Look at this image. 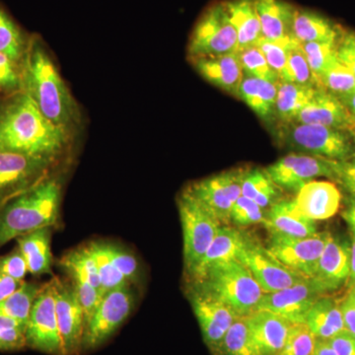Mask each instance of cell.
Instances as JSON below:
<instances>
[{"mask_svg":"<svg viewBox=\"0 0 355 355\" xmlns=\"http://www.w3.org/2000/svg\"><path fill=\"white\" fill-rule=\"evenodd\" d=\"M71 137L49 121L25 93L10 96L0 107V150L58 162Z\"/></svg>","mask_w":355,"mask_h":355,"instance_id":"6da1fadb","label":"cell"},{"mask_svg":"<svg viewBox=\"0 0 355 355\" xmlns=\"http://www.w3.org/2000/svg\"><path fill=\"white\" fill-rule=\"evenodd\" d=\"M21 92L57 127L73 135L80 123L78 105L39 38L30 39L21 62Z\"/></svg>","mask_w":355,"mask_h":355,"instance_id":"7a4b0ae2","label":"cell"},{"mask_svg":"<svg viewBox=\"0 0 355 355\" xmlns=\"http://www.w3.org/2000/svg\"><path fill=\"white\" fill-rule=\"evenodd\" d=\"M60 178L48 177L0 207V247L20 236L57 226L62 209Z\"/></svg>","mask_w":355,"mask_h":355,"instance_id":"3957f363","label":"cell"},{"mask_svg":"<svg viewBox=\"0 0 355 355\" xmlns=\"http://www.w3.org/2000/svg\"><path fill=\"white\" fill-rule=\"evenodd\" d=\"M279 125L277 141L293 153L331 160H343L355 153V135L349 130L295 121Z\"/></svg>","mask_w":355,"mask_h":355,"instance_id":"277c9868","label":"cell"},{"mask_svg":"<svg viewBox=\"0 0 355 355\" xmlns=\"http://www.w3.org/2000/svg\"><path fill=\"white\" fill-rule=\"evenodd\" d=\"M191 282H200L239 317H246L258 310L265 294L253 275L237 260L214 266L200 279Z\"/></svg>","mask_w":355,"mask_h":355,"instance_id":"5b68a950","label":"cell"},{"mask_svg":"<svg viewBox=\"0 0 355 355\" xmlns=\"http://www.w3.org/2000/svg\"><path fill=\"white\" fill-rule=\"evenodd\" d=\"M177 205L183 229L184 270L190 279L222 224L187 188L178 197Z\"/></svg>","mask_w":355,"mask_h":355,"instance_id":"8992f818","label":"cell"},{"mask_svg":"<svg viewBox=\"0 0 355 355\" xmlns=\"http://www.w3.org/2000/svg\"><path fill=\"white\" fill-rule=\"evenodd\" d=\"M237 32L223 2L207 7L193 28L188 44L189 58L238 53Z\"/></svg>","mask_w":355,"mask_h":355,"instance_id":"52a82bcc","label":"cell"},{"mask_svg":"<svg viewBox=\"0 0 355 355\" xmlns=\"http://www.w3.org/2000/svg\"><path fill=\"white\" fill-rule=\"evenodd\" d=\"M132 284L107 292L89 320L84 333L83 352H90L108 342L127 321L135 306Z\"/></svg>","mask_w":355,"mask_h":355,"instance_id":"ba28073f","label":"cell"},{"mask_svg":"<svg viewBox=\"0 0 355 355\" xmlns=\"http://www.w3.org/2000/svg\"><path fill=\"white\" fill-rule=\"evenodd\" d=\"M188 294L203 342L212 355H220L224 336L239 316L200 282H190Z\"/></svg>","mask_w":355,"mask_h":355,"instance_id":"9c48e42d","label":"cell"},{"mask_svg":"<svg viewBox=\"0 0 355 355\" xmlns=\"http://www.w3.org/2000/svg\"><path fill=\"white\" fill-rule=\"evenodd\" d=\"M26 345L49 355H64L55 312L53 279L43 284L25 331Z\"/></svg>","mask_w":355,"mask_h":355,"instance_id":"30bf717a","label":"cell"},{"mask_svg":"<svg viewBox=\"0 0 355 355\" xmlns=\"http://www.w3.org/2000/svg\"><path fill=\"white\" fill-rule=\"evenodd\" d=\"M247 169L237 168L193 182L187 187L222 225L230 223L231 209L242 196V184Z\"/></svg>","mask_w":355,"mask_h":355,"instance_id":"8fae6325","label":"cell"},{"mask_svg":"<svg viewBox=\"0 0 355 355\" xmlns=\"http://www.w3.org/2000/svg\"><path fill=\"white\" fill-rule=\"evenodd\" d=\"M237 261L246 266L265 293L282 291L306 279L280 263L268 247L247 235Z\"/></svg>","mask_w":355,"mask_h":355,"instance_id":"7c38bea8","label":"cell"},{"mask_svg":"<svg viewBox=\"0 0 355 355\" xmlns=\"http://www.w3.org/2000/svg\"><path fill=\"white\" fill-rule=\"evenodd\" d=\"M58 163L0 150V207L51 175Z\"/></svg>","mask_w":355,"mask_h":355,"instance_id":"4fadbf2b","label":"cell"},{"mask_svg":"<svg viewBox=\"0 0 355 355\" xmlns=\"http://www.w3.org/2000/svg\"><path fill=\"white\" fill-rule=\"evenodd\" d=\"M330 236L329 232H318L307 238L270 234L268 249L287 268L303 277H313Z\"/></svg>","mask_w":355,"mask_h":355,"instance_id":"5bb4252c","label":"cell"},{"mask_svg":"<svg viewBox=\"0 0 355 355\" xmlns=\"http://www.w3.org/2000/svg\"><path fill=\"white\" fill-rule=\"evenodd\" d=\"M55 312L64 355L83 352L85 315L70 282L53 277Z\"/></svg>","mask_w":355,"mask_h":355,"instance_id":"9a60e30c","label":"cell"},{"mask_svg":"<svg viewBox=\"0 0 355 355\" xmlns=\"http://www.w3.org/2000/svg\"><path fill=\"white\" fill-rule=\"evenodd\" d=\"M326 294L316 280L306 277L294 286L263 294L258 310L270 311L286 318L292 324L305 323L313 304Z\"/></svg>","mask_w":355,"mask_h":355,"instance_id":"2e32d148","label":"cell"},{"mask_svg":"<svg viewBox=\"0 0 355 355\" xmlns=\"http://www.w3.org/2000/svg\"><path fill=\"white\" fill-rule=\"evenodd\" d=\"M331 159L292 153L266 168L265 171L282 190L298 193L306 184L324 177L333 179Z\"/></svg>","mask_w":355,"mask_h":355,"instance_id":"e0dca14e","label":"cell"},{"mask_svg":"<svg viewBox=\"0 0 355 355\" xmlns=\"http://www.w3.org/2000/svg\"><path fill=\"white\" fill-rule=\"evenodd\" d=\"M295 123L320 125L355 133V123L336 96L317 87L307 105L299 112Z\"/></svg>","mask_w":355,"mask_h":355,"instance_id":"ac0fdd59","label":"cell"},{"mask_svg":"<svg viewBox=\"0 0 355 355\" xmlns=\"http://www.w3.org/2000/svg\"><path fill=\"white\" fill-rule=\"evenodd\" d=\"M342 200V193L334 182L313 180L298 191L293 205L306 218L324 220L338 214Z\"/></svg>","mask_w":355,"mask_h":355,"instance_id":"d6986e66","label":"cell"},{"mask_svg":"<svg viewBox=\"0 0 355 355\" xmlns=\"http://www.w3.org/2000/svg\"><path fill=\"white\" fill-rule=\"evenodd\" d=\"M350 244L331 234L318 261L313 279L326 293L347 284L349 277Z\"/></svg>","mask_w":355,"mask_h":355,"instance_id":"ffe728a7","label":"cell"},{"mask_svg":"<svg viewBox=\"0 0 355 355\" xmlns=\"http://www.w3.org/2000/svg\"><path fill=\"white\" fill-rule=\"evenodd\" d=\"M189 60L207 83L237 97L245 76L238 53L189 58Z\"/></svg>","mask_w":355,"mask_h":355,"instance_id":"44dd1931","label":"cell"},{"mask_svg":"<svg viewBox=\"0 0 355 355\" xmlns=\"http://www.w3.org/2000/svg\"><path fill=\"white\" fill-rule=\"evenodd\" d=\"M256 349L260 355H279L292 323L266 310H257L245 317Z\"/></svg>","mask_w":355,"mask_h":355,"instance_id":"7402d4cb","label":"cell"},{"mask_svg":"<svg viewBox=\"0 0 355 355\" xmlns=\"http://www.w3.org/2000/svg\"><path fill=\"white\" fill-rule=\"evenodd\" d=\"M265 227L270 234L291 238H307L316 235L315 221L296 211L293 200H280L266 210Z\"/></svg>","mask_w":355,"mask_h":355,"instance_id":"603a6c76","label":"cell"},{"mask_svg":"<svg viewBox=\"0 0 355 355\" xmlns=\"http://www.w3.org/2000/svg\"><path fill=\"white\" fill-rule=\"evenodd\" d=\"M247 235L238 229L229 227L228 225H221L214 241L200 261L197 270L193 277L189 279L190 282L200 279L205 272H209L210 268L214 266L237 260L246 241Z\"/></svg>","mask_w":355,"mask_h":355,"instance_id":"cb8c5ba5","label":"cell"},{"mask_svg":"<svg viewBox=\"0 0 355 355\" xmlns=\"http://www.w3.org/2000/svg\"><path fill=\"white\" fill-rule=\"evenodd\" d=\"M263 39L277 41L293 36L296 7L286 0H256Z\"/></svg>","mask_w":355,"mask_h":355,"instance_id":"d4e9b609","label":"cell"},{"mask_svg":"<svg viewBox=\"0 0 355 355\" xmlns=\"http://www.w3.org/2000/svg\"><path fill=\"white\" fill-rule=\"evenodd\" d=\"M292 30L293 36L301 44L313 42L336 44L345 29L323 14L296 8Z\"/></svg>","mask_w":355,"mask_h":355,"instance_id":"484cf974","label":"cell"},{"mask_svg":"<svg viewBox=\"0 0 355 355\" xmlns=\"http://www.w3.org/2000/svg\"><path fill=\"white\" fill-rule=\"evenodd\" d=\"M229 20L237 32L239 50L257 46L263 39L256 0H226L223 1Z\"/></svg>","mask_w":355,"mask_h":355,"instance_id":"4316f807","label":"cell"},{"mask_svg":"<svg viewBox=\"0 0 355 355\" xmlns=\"http://www.w3.org/2000/svg\"><path fill=\"white\" fill-rule=\"evenodd\" d=\"M51 229H39L16 239L17 248L27 263L28 272L36 277L51 273L53 261L51 249Z\"/></svg>","mask_w":355,"mask_h":355,"instance_id":"83f0119b","label":"cell"},{"mask_svg":"<svg viewBox=\"0 0 355 355\" xmlns=\"http://www.w3.org/2000/svg\"><path fill=\"white\" fill-rule=\"evenodd\" d=\"M305 324L317 340H331L345 330L340 302L331 296L318 298L308 313Z\"/></svg>","mask_w":355,"mask_h":355,"instance_id":"f1b7e54d","label":"cell"},{"mask_svg":"<svg viewBox=\"0 0 355 355\" xmlns=\"http://www.w3.org/2000/svg\"><path fill=\"white\" fill-rule=\"evenodd\" d=\"M277 95V83L244 76L237 97L253 110L259 118L270 123L275 120Z\"/></svg>","mask_w":355,"mask_h":355,"instance_id":"f546056e","label":"cell"},{"mask_svg":"<svg viewBox=\"0 0 355 355\" xmlns=\"http://www.w3.org/2000/svg\"><path fill=\"white\" fill-rule=\"evenodd\" d=\"M316 88L279 80L275 101V119L280 123H291L295 120L299 112L310 101Z\"/></svg>","mask_w":355,"mask_h":355,"instance_id":"4dcf8cb0","label":"cell"},{"mask_svg":"<svg viewBox=\"0 0 355 355\" xmlns=\"http://www.w3.org/2000/svg\"><path fill=\"white\" fill-rule=\"evenodd\" d=\"M282 189L277 186L265 169H250L245 173L242 184V196L266 209L282 200Z\"/></svg>","mask_w":355,"mask_h":355,"instance_id":"1f68e13d","label":"cell"},{"mask_svg":"<svg viewBox=\"0 0 355 355\" xmlns=\"http://www.w3.org/2000/svg\"><path fill=\"white\" fill-rule=\"evenodd\" d=\"M60 265L64 268L69 279L83 280L94 286L102 293L101 282L97 265L87 246L84 245L76 249L71 250L60 260Z\"/></svg>","mask_w":355,"mask_h":355,"instance_id":"d6a6232c","label":"cell"},{"mask_svg":"<svg viewBox=\"0 0 355 355\" xmlns=\"http://www.w3.org/2000/svg\"><path fill=\"white\" fill-rule=\"evenodd\" d=\"M41 287L40 284L23 282L9 297L0 303V315L11 318L23 326H27L33 305Z\"/></svg>","mask_w":355,"mask_h":355,"instance_id":"836d02e7","label":"cell"},{"mask_svg":"<svg viewBox=\"0 0 355 355\" xmlns=\"http://www.w3.org/2000/svg\"><path fill=\"white\" fill-rule=\"evenodd\" d=\"M86 246L97 265L103 295L107 292L114 291V289L130 286V282L121 275L120 270L114 266L113 261L110 259L104 242H91L86 244Z\"/></svg>","mask_w":355,"mask_h":355,"instance_id":"e575fe53","label":"cell"},{"mask_svg":"<svg viewBox=\"0 0 355 355\" xmlns=\"http://www.w3.org/2000/svg\"><path fill=\"white\" fill-rule=\"evenodd\" d=\"M29 41L20 28L0 8V53L22 62Z\"/></svg>","mask_w":355,"mask_h":355,"instance_id":"d590c367","label":"cell"},{"mask_svg":"<svg viewBox=\"0 0 355 355\" xmlns=\"http://www.w3.org/2000/svg\"><path fill=\"white\" fill-rule=\"evenodd\" d=\"M220 355H260L256 349L245 317H239L224 336Z\"/></svg>","mask_w":355,"mask_h":355,"instance_id":"8d00e7d4","label":"cell"},{"mask_svg":"<svg viewBox=\"0 0 355 355\" xmlns=\"http://www.w3.org/2000/svg\"><path fill=\"white\" fill-rule=\"evenodd\" d=\"M279 79L308 87H320L308 64L301 43L296 44L289 51L286 69L279 76Z\"/></svg>","mask_w":355,"mask_h":355,"instance_id":"74e56055","label":"cell"},{"mask_svg":"<svg viewBox=\"0 0 355 355\" xmlns=\"http://www.w3.org/2000/svg\"><path fill=\"white\" fill-rule=\"evenodd\" d=\"M318 85L340 98L355 91V76L347 67L338 62V58L321 76H318Z\"/></svg>","mask_w":355,"mask_h":355,"instance_id":"f35d334b","label":"cell"},{"mask_svg":"<svg viewBox=\"0 0 355 355\" xmlns=\"http://www.w3.org/2000/svg\"><path fill=\"white\" fill-rule=\"evenodd\" d=\"M245 76L263 79L272 83L280 80L277 72L266 62L263 51L258 46H247L238 51Z\"/></svg>","mask_w":355,"mask_h":355,"instance_id":"ab89813d","label":"cell"},{"mask_svg":"<svg viewBox=\"0 0 355 355\" xmlns=\"http://www.w3.org/2000/svg\"><path fill=\"white\" fill-rule=\"evenodd\" d=\"M297 43L300 42L295 37H289L277 41L261 39L257 46L263 51L266 62L279 77L286 69L289 51Z\"/></svg>","mask_w":355,"mask_h":355,"instance_id":"60d3db41","label":"cell"},{"mask_svg":"<svg viewBox=\"0 0 355 355\" xmlns=\"http://www.w3.org/2000/svg\"><path fill=\"white\" fill-rule=\"evenodd\" d=\"M104 244L114 266L130 284H137L141 277V268L137 257L120 245L106 242Z\"/></svg>","mask_w":355,"mask_h":355,"instance_id":"b9f144b4","label":"cell"},{"mask_svg":"<svg viewBox=\"0 0 355 355\" xmlns=\"http://www.w3.org/2000/svg\"><path fill=\"white\" fill-rule=\"evenodd\" d=\"M316 338L305 323L292 324L279 355H312Z\"/></svg>","mask_w":355,"mask_h":355,"instance_id":"7bdbcfd3","label":"cell"},{"mask_svg":"<svg viewBox=\"0 0 355 355\" xmlns=\"http://www.w3.org/2000/svg\"><path fill=\"white\" fill-rule=\"evenodd\" d=\"M301 44L310 69L317 80L318 76H321L336 60V44L313 42Z\"/></svg>","mask_w":355,"mask_h":355,"instance_id":"ee69618b","label":"cell"},{"mask_svg":"<svg viewBox=\"0 0 355 355\" xmlns=\"http://www.w3.org/2000/svg\"><path fill=\"white\" fill-rule=\"evenodd\" d=\"M266 210L256 202L241 196L231 209L230 221L238 227L254 225L265 222Z\"/></svg>","mask_w":355,"mask_h":355,"instance_id":"f6af8a7d","label":"cell"},{"mask_svg":"<svg viewBox=\"0 0 355 355\" xmlns=\"http://www.w3.org/2000/svg\"><path fill=\"white\" fill-rule=\"evenodd\" d=\"M25 331L22 324L0 315V352H16L27 347Z\"/></svg>","mask_w":355,"mask_h":355,"instance_id":"bcb514c9","label":"cell"},{"mask_svg":"<svg viewBox=\"0 0 355 355\" xmlns=\"http://www.w3.org/2000/svg\"><path fill=\"white\" fill-rule=\"evenodd\" d=\"M22 70L21 62L0 53V96H12L21 92Z\"/></svg>","mask_w":355,"mask_h":355,"instance_id":"7dc6e473","label":"cell"},{"mask_svg":"<svg viewBox=\"0 0 355 355\" xmlns=\"http://www.w3.org/2000/svg\"><path fill=\"white\" fill-rule=\"evenodd\" d=\"M333 179L347 195H355V153L343 160H331Z\"/></svg>","mask_w":355,"mask_h":355,"instance_id":"c3c4849f","label":"cell"},{"mask_svg":"<svg viewBox=\"0 0 355 355\" xmlns=\"http://www.w3.org/2000/svg\"><path fill=\"white\" fill-rule=\"evenodd\" d=\"M28 272L27 263L18 248L6 256L0 257V273L2 275L22 282Z\"/></svg>","mask_w":355,"mask_h":355,"instance_id":"681fc988","label":"cell"},{"mask_svg":"<svg viewBox=\"0 0 355 355\" xmlns=\"http://www.w3.org/2000/svg\"><path fill=\"white\" fill-rule=\"evenodd\" d=\"M336 55L338 62L347 67L355 76V32L343 30L336 43Z\"/></svg>","mask_w":355,"mask_h":355,"instance_id":"f907efd6","label":"cell"},{"mask_svg":"<svg viewBox=\"0 0 355 355\" xmlns=\"http://www.w3.org/2000/svg\"><path fill=\"white\" fill-rule=\"evenodd\" d=\"M338 355H355V336L347 330L329 340Z\"/></svg>","mask_w":355,"mask_h":355,"instance_id":"816d5d0a","label":"cell"},{"mask_svg":"<svg viewBox=\"0 0 355 355\" xmlns=\"http://www.w3.org/2000/svg\"><path fill=\"white\" fill-rule=\"evenodd\" d=\"M340 308L345 330L355 336V302L349 294L340 301Z\"/></svg>","mask_w":355,"mask_h":355,"instance_id":"f5cc1de1","label":"cell"},{"mask_svg":"<svg viewBox=\"0 0 355 355\" xmlns=\"http://www.w3.org/2000/svg\"><path fill=\"white\" fill-rule=\"evenodd\" d=\"M22 282L0 273V303L9 297Z\"/></svg>","mask_w":355,"mask_h":355,"instance_id":"db71d44e","label":"cell"},{"mask_svg":"<svg viewBox=\"0 0 355 355\" xmlns=\"http://www.w3.org/2000/svg\"><path fill=\"white\" fill-rule=\"evenodd\" d=\"M312 355H338L331 347L330 342L326 340H317Z\"/></svg>","mask_w":355,"mask_h":355,"instance_id":"11a10c76","label":"cell"},{"mask_svg":"<svg viewBox=\"0 0 355 355\" xmlns=\"http://www.w3.org/2000/svg\"><path fill=\"white\" fill-rule=\"evenodd\" d=\"M349 287L355 286V235H352L350 243L349 277L347 280Z\"/></svg>","mask_w":355,"mask_h":355,"instance_id":"9f6ffc18","label":"cell"},{"mask_svg":"<svg viewBox=\"0 0 355 355\" xmlns=\"http://www.w3.org/2000/svg\"><path fill=\"white\" fill-rule=\"evenodd\" d=\"M338 99L340 100L343 106L349 111L350 116H352V120L355 123V91L349 93V94L343 96V97H340Z\"/></svg>","mask_w":355,"mask_h":355,"instance_id":"6f0895ef","label":"cell"},{"mask_svg":"<svg viewBox=\"0 0 355 355\" xmlns=\"http://www.w3.org/2000/svg\"><path fill=\"white\" fill-rule=\"evenodd\" d=\"M342 216L345 221L347 222V225L349 226L352 235H355V214L347 211V210H343Z\"/></svg>","mask_w":355,"mask_h":355,"instance_id":"680465c9","label":"cell"},{"mask_svg":"<svg viewBox=\"0 0 355 355\" xmlns=\"http://www.w3.org/2000/svg\"><path fill=\"white\" fill-rule=\"evenodd\" d=\"M345 209L355 214V195H347L345 198Z\"/></svg>","mask_w":355,"mask_h":355,"instance_id":"91938a15","label":"cell"},{"mask_svg":"<svg viewBox=\"0 0 355 355\" xmlns=\"http://www.w3.org/2000/svg\"><path fill=\"white\" fill-rule=\"evenodd\" d=\"M349 295L355 302V286L349 287Z\"/></svg>","mask_w":355,"mask_h":355,"instance_id":"94428289","label":"cell"},{"mask_svg":"<svg viewBox=\"0 0 355 355\" xmlns=\"http://www.w3.org/2000/svg\"><path fill=\"white\" fill-rule=\"evenodd\" d=\"M0 107H1V104H0Z\"/></svg>","mask_w":355,"mask_h":355,"instance_id":"6125c7cd","label":"cell"},{"mask_svg":"<svg viewBox=\"0 0 355 355\" xmlns=\"http://www.w3.org/2000/svg\"><path fill=\"white\" fill-rule=\"evenodd\" d=\"M354 135H355V133H354Z\"/></svg>","mask_w":355,"mask_h":355,"instance_id":"be15d7a7","label":"cell"}]
</instances>
